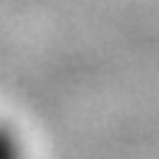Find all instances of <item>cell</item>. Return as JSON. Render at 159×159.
Here are the masks:
<instances>
[{
  "mask_svg": "<svg viewBox=\"0 0 159 159\" xmlns=\"http://www.w3.org/2000/svg\"><path fill=\"white\" fill-rule=\"evenodd\" d=\"M0 159H28L22 134L0 117Z\"/></svg>",
  "mask_w": 159,
  "mask_h": 159,
  "instance_id": "cell-1",
  "label": "cell"
}]
</instances>
